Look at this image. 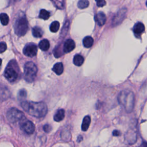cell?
I'll return each mask as SVG.
<instances>
[{"label":"cell","instance_id":"cell-1","mask_svg":"<svg viewBox=\"0 0 147 147\" xmlns=\"http://www.w3.org/2000/svg\"><path fill=\"white\" fill-rule=\"evenodd\" d=\"M21 105L23 109L29 115L37 118L44 117L48 112L47 106L42 102L22 101Z\"/></svg>","mask_w":147,"mask_h":147},{"label":"cell","instance_id":"cell-2","mask_svg":"<svg viewBox=\"0 0 147 147\" xmlns=\"http://www.w3.org/2000/svg\"><path fill=\"white\" fill-rule=\"evenodd\" d=\"M134 100L135 98L133 92L129 90L121 91L118 96L119 103L124 107L127 113L132 111L134 105Z\"/></svg>","mask_w":147,"mask_h":147},{"label":"cell","instance_id":"cell-3","mask_svg":"<svg viewBox=\"0 0 147 147\" xmlns=\"http://www.w3.org/2000/svg\"><path fill=\"white\" fill-rule=\"evenodd\" d=\"M14 29L15 33L18 36H22L26 34L28 30V24L25 14L21 12L18 14L14 23Z\"/></svg>","mask_w":147,"mask_h":147},{"label":"cell","instance_id":"cell-4","mask_svg":"<svg viewBox=\"0 0 147 147\" xmlns=\"http://www.w3.org/2000/svg\"><path fill=\"white\" fill-rule=\"evenodd\" d=\"M37 72V68L35 64L32 61H28L24 65L25 79L28 82L34 80Z\"/></svg>","mask_w":147,"mask_h":147},{"label":"cell","instance_id":"cell-5","mask_svg":"<svg viewBox=\"0 0 147 147\" xmlns=\"http://www.w3.org/2000/svg\"><path fill=\"white\" fill-rule=\"evenodd\" d=\"M6 117L10 122L13 123L21 121L23 118H24V114L21 111L16 108L12 107L7 111Z\"/></svg>","mask_w":147,"mask_h":147},{"label":"cell","instance_id":"cell-6","mask_svg":"<svg viewBox=\"0 0 147 147\" xmlns=\"http://www.w3.org/2000/svg\"><path fill=\"white\" fill-rule=\"evenodd\" d=\"M127 13V9L126 8H122L120 9L117 14L114 16L112 20V25L115 26L119 25L125 18Z\"/></svg>","mask_w":147,"mask_h":147},{"label":"cell","instance_id":"cell-7","mask_svg":"<svg viewBox=\"0 0 147 147\" xmlns=\"http://www.w3.org/2000/svg\"><path fill=\"white\" fill-rule=\"evenodd\" d=\"M20 126L21 129L28 134H32L34 131V125L33 123L29 120L23 119L21 120Z\"/></svg>","mask_w":147,"mask_h":147},{"label":"cell","instance_id":"cell-8","mask_svg":"<svg viewBox=\"0 0 147 147\" xmlns=\"http://www.w3.org/2000/svg\"><path fill=\"white\" fill-rule=\"evenodd\" d=\"M37 52V47L33 43H29L26 45L23 50L25 55L28 57H33L36 55Z\"/></svg>","mask_w":147,"mask_h":147},{"label":"cell","instance_id":"cell-9","mask_svg":"<svg viewBox=\"0 0 147 147\" xmlns=\"http://www.w3.org/2000/svg\"><path fill=\"white\" fill-rule=\"evenodd\" d=\"M4 74L6 79L10 82H14L18 77V74L16 71L9 66L6 68Z\"/></svg>","mask_w":147,"mask_h":147},{"label":"cell","instance_id":"cell-10","mask_svg":"<svg viewBox=\"0 0 147 147\" xmlns=\"http://www.w3.org/2000/svg\"><path fill=\"white\" fill-rule=\"evenodd\" d=\"M75 48V43L72 39L67 40L63 46V51L65 53H68L71 52Z\"/></svg>","mask_w":147,"mask_h":147},{"label":"cell","instance_id":"cell-11","mask_svg":"<svg viewBox=\"0 0 147 147\" xmlns=\"http://www.w3.org/2000/svg\"><path fill=\"white\" fill-rule=\"evenodd\" d=\"M95 20L98 25L101 26L105 24L106 21V17L105 13H103V12H99L96 14L95 17Z\"/></svg>","mask_w":147,"mask_h":147},{"label":"cell","instance_id":"cell-12","mask_svg":"<svg viewBox=\"0 0 147 147\" xmlns=\"http://www.w3.org/2000/svg\"><path fill=\"white\" fill-rule=\"evenodd\" d=\"M145 30V26L144 24L141 22L136 23L133 28V32L135 34H140L142 33Z\"/></svg>","mask_w":147,"mask_h":147},{"label":"cell","instance_id":"cell-13","mask_svg":"<svg viewBox=\"0 0 147 147\" xmlns=\"http://www.w3.org/2000/svg\"><path fill=\"white\" fill-rule=\"evenodd\" d=\"M65 116V112L63 109H60L57 111V112L55 113L53 119L56 122H60L62 121Z\"/></svg>","mask_w":147,"mask_h":147},{"label":"cell","instance_id":"cell-14","mask_svg":"<svg viewBox=\"0 0 147 147\" xmlns=\"http://www.w3.org/2000/svg\"><path fill=\"white\" fill-rule=\"evenodd\" d=\"M52 70L57 75H61L63 72V70H64V67H63V64L61 63H56L54 65V66L52 68Z\"/></svg>","mask_w":147,"mask_h":147},{"label":"cell","instance_id":"cell-15","mask_svg":"<svg viewBox=\"0 0 147 147\" xmlns=\"http://www.w3.org/2000/svg\"><path fill=\"white\" fill-rule=\"evenodd\" d=\"M90 122H91V118H90V116H88V115L86 116L83 118V122H82V130L83 131H86L90 126Z\"/></svg>","mask_w":147,"mask_h":147},{"label":"cell","instance_id":"cell-16","mask_svg":"<svg viewBox=\"0 0 147 147\" xmlns=\"http://www.w3.org/2000/svg\"><path fill=\"white\" fill-rule=\"evenodd\" d=\"M49 42L47 39H43L38 44L39 48L43 51H46L49 48Z\"/></svg>","mask_w":147,"mask_h":147},{"label":"cell","instance_id":"cell-17","mask_svg":"<svg viewBox=\"0 0 147 147\" xmlns=\"http://www.w3.org/2000/svg\"><path fill=\"white\" fill-rule=\"evenodd\" d=\"M94 43V39L91 36H86L83 40V44L84 47L90 48Z\"/></svg>","mask_w":147,"mask_h":147},{"label":"cell","instance_id":"cell-18","mask_svg":"<svg viewBox=\"0 0 147 147\" xmlns=\"http://www.w3.org/2000/svg\"><path fill=\"white\" fill-rule=\"evenodd\" d=\"M74 64L76 66H80L84 62V58L80 55H76L74 56L73 59Z\"/></svg>","mask_w":147,"mask_h":147},{"label":"cell","instance_id":"cell-19","mask_svg":"<svg viewBox=\"0 0 147 147\" xmlns=\"http://www.w3.org/2000/svg\"><path fill=\"white\" fill-rule=\"evenodd\" d=\"M32 34L34 37L40 38L42 37L43 34V32L40 27L35 26L32 29Z\"/></svg>","mask_w":147,"mask_h":147},{"label":"cell","instance_id":"cell-20","mask_svg":"<svg viewBox=\"0 0 147 147\" xmlns=\"http://www.w3.org/2000/svg\"><path fill=\"white\" fill-rule=\"evenodd\" d=\"M54 6L59 9H63L64 6V0H50Z\"/></svg>","mask_w":147,"mask_h":147},{"label":"cell","instance_id":"cell-21","mask_svg":"<svg viewBox=\"0 0 147 147\" xmlns=\"http://www.w3.org/2000/svg\"><path fill=\"white\" fill-rule=\"evenodd\" d=\"M0 21L3 25H7L9 21V18L7 14L6 13L0 14Z\"/></svg>","mask_w":147,"mask_h":147},{"label":"cell","instance_id":"cell-22","mask_svg":"<svg viewBox=\"0 0 147 147\" xmlns=\"http://www.w3.org/2000/svg\"><path fill=\"white\" fill-rule=\"evenodd\" d=\"M50 17V13L45 9H41L39 13V17L44 20H48Z\"/></svg>","mask_w":147,"mask_h":147},{"label":"cell","instance_id":"cell-23","mask_svg":"<svg viewBox=\"0 0 147 147\" xmlns=\"http://www.w3.org/2000/svg\"><path fill=\"white\" fill-rule=\"evenodd\" d=\"M60 28V24L58 21H53L50 25V30L52 32L55 33L58 31Z\"/></svg>","mask_w":147,"mask_h":147},{"label":"cell","instance_id":"cell-24","mask_svg":"<svg viewBox=\"0 0 147 147\" xmlns=\"http://www.w3.org/2000/svg\"><path fill=\"white\" fill-rule=\"evenodd\" d=\"M89 5V2L88 0H79L78 3V6L80 9L87 8Z\"/></svg>","mask_w":147,"mask_h":147},{"label":"cell","instance_id":"cell-25","mask_svg":"<svg viewBox=\"0 0 147 147\" xmlns=\"http://www.w3.org/2000/svg\"><path fill=\"white\" fill-rule=\"evenodd\" d=\"M26 96V91L24 89H22L18 92L19 98H25Z\"/></svg>","mask_w":147,"mask_h":147},{"label":"cell","instance_id":"cell-26","mask_svg":"<svg viewBox=\"0 0 147 147\" xmlns=\"http://www.w3.org/2000/svg\"><path fill=\"white\" fill-rule=\"evenodd\" d=\"M7 46L5 42H1L0 43V53H2L6 50Z\"/></svg>","mask_w":147,"mask_h":147},{"label":"cell","instance_id":"cell-27","mask_svg":"<svg viewBox=\"0 0 147 147\" xmlns=\"http://www.w3.org/2000/svg\"><path fill=\"white\" fill-rule=\"evenodd\" d=\"M95 1L98 7H103L106 5L105 0H95Z\"/></svg>","mask_w":147,"mask_h":147},{"label":"cell","instance_id":"cell-28","mask_svg":"<svg viewBox=\"0 0 147 147\" xmlns=\"http://www.w3.org/2000/svg\"><path fill=\"white\" fill-rule=\"evenodd\" d=\"M43 129H44V130L45 132L48 133V132H49V131L51 130L52 127H51V126L49 125L46 124V125H45L44 126Z\"/></svg>","mask_w":147,"mask_h":147},{"label":"cell","instance_id":"cell-29","mask_svg":"<svg viewBox=\"0 0 147 147\" xmlns=\"http://www.w3.org/2000/svg\"><path fill=\"white\" fill-rule=\"evenodd\" d=\"M120 134H121V133H120V132L118 130H114L113 131V135L114 136H119Z\"/></svg>","mask_w":147,"mask_h":147},{"label":"cell","instance_id":"cell-30","mask_svg":"<svg viewBox=\"0 0 147 147\" xmlns=\"http://www.w3.org/2000/svg\"><path fill=\"white\" fill-rule=\"evenodd\" d=\"M1 64H2V59L0 58V65H1Z\"/></svg>","mask_w":147,"mask_h":147},{"label":"cell","instance_id":"cell-31","mask_svg":"<svg viewBox=\"0 0 147 147\" xmlns=\"http://www.w3.org/2000/svg\"><path fill=\"white\" fill-rule=\"evenodd\" d=\"M146 6H147V1H146Z\"/></svg>","mask_w":147,"mask_h":147}]
</instances>
